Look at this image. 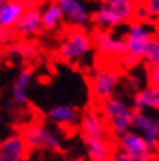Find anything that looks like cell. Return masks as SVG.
I'll use <instances>...</instances> for the list:
<instances>
[{
	"instance_id": "16",
	"label": "cell",
	"mask_w": 159,
	"mask_h": 161,
	"mask_svg": "<svg viewBox=\"0 0 159 161\" xmlns=\"http://www.w3.org/2000/svg\"><path fill=\"white\" fill-rule=\"evenodd\" d=\"M84 146L86 149L87 156L90 160L94 161H106L111 160L112 155V146L107 142V139H97V138H89V136H82Z\"/></svg>"
},
{
	"instance_id": "8",
	"label": "cell",
	"mask_w": 159,
	"mask_h": 161,
	"mask_svg": "<svg viewBox=\"0 0 159 161\" xmlns=\"http://www.w3.org/2000/svg\"><path fill=\"white\" fill-rule=\"evenodd\" d=\"M117 146L129 156L131 161H150L155 156V151L134 130L117 136Z\"/></svg>"
},
{
	"instance_id": "31",
	"label": "cell",
	"mask_w": 159,
	"mask_h": 161,
	"mask_svg": "<svg viewBox=\"0 0 159 161\" xmlns=\"http://www.w3.org/2000/svg\"><path fill=\"white\" fill-rule=\"evenodd\" d=\"M158 21H159V19H158Z\"/></svg>"
},
{
	"instance_id": "25",
	"label": "cell",
	"mask_w": 159,
	"mask_h": 161,
	"mask_svg": "<svg viewBox=\"0 0 159 161\" xmlns=\"http://www.w3.org/2000/svg\"><path fill=\"white\" fill-rule=\"evenodd\" d=\"M147 81L149 84L159 86V66H153L147 68Z\"/></svg>"
},
{
	"instance_id": "18",
	"label": "cell",
	"mask_w": 159,
	"mask_h": 161,
	"mask_svg": "<svg viewBox=\"0 0 159 161\" xmlns=\"http://www.w3.org/2000/svg\"><path fill=\"white\" fill-rule=\"evenodd\" d=\"M37 53V47L31 42L26 41V38H21L18 41H12L5 47V56L11 60L33 59Z\"/></svg>"
},
{
	"instance_id": "22",
	"label": "cell",
	"mask_w": 159,
	"mask_h": 161,
	"mask_svg": "<svg viewBox=\"0 0 159 161\" xmlns=\"http://www.w3.org/2000/svg\"><path fill=\"white\" fill-rule=\"evenodd\" d=\"M142 62L147 67L159 66V37L155 36L149 43L144 56H142Z\"/></svg>"
},
{
	"instance_id": "6",
	"label": "cell",
	"mask_w": 159,
	"mask_h": 161,
	"mask_svg": "<svg viewBox=\"0 0 159 161\" xmlns=\"http://www.w3.org/2000/svg\"><path fill=\"white\" fill-rule=\"evenodd\" d=\"M120 84V72L112 67L98 68L90 79V93L95 102H103L112 97Z\"/></svg>"
},
{
	"instance_id": "26",
	"label": "cell",
	"mask_w": 159,
	"mask_h": 161,
	"mask_svg": "<svg viewBox=\"0 0 159 161\" xmlns=\"http://www.w3.org/2000/svg\"><path fill=\"white\" fill-rule=\"evenodd\" d=\"M126 83H128V85L133 91H138L142 88V79L136 74H129L126 76Z\"/></svg>"
},
{
	"instance_id": "12",
	"label": "cell",
	"mask_w": 159,
	"mask_h": 161,
	"mask_svg": "<svg viewBox=\"0 0 159 161\" xmlns=\"http://www.w3.org/2000/svg\"><path fill=\"white\" fill-rule=\"evenodd\" d=\"M29 147L22 134H13L0 142V161H23L29 157Z\"/></svg>"
},
{
	"instance_id": "13",
	"label": "cell",
	"mask_w": 159,
	"mask_h": 161,
	"mask_svg": "<svg viewBox=\"0 0 159 161\" xmlns=\"http://www.w3.org/2000/svg\"><path fill=\"white\" fill-rule=\"evenodd\" d=\"M42 28V12L41 8L31 5L23 12L18 22L13 28L14 34L20 38H31L37 36Z\"/></svg>"
},
{
	"instance_id": "17",
	"label": "cell",
	"mask_w": 159,
	"mask_h": 161,
	"mask_svg": "<svg viewBox=\"0 0 159 161\" xmlns=\"http://www.w3.org/2000/svg\"><path fill=\"white\" fill-rule=\"evenodd\" d=\"M47 117L59 126H73L80 120V113L73 106L60 103L47 110Z\"/></svg>"
},
{
	"instance_id": "3",
	"label": "cell",
	"mask_w": 159,
	"mask_h": 161,
	"mask_svg": "<svg viewBox=\"0 0 159 161\" xmlns=\"http://www.w3.org/2000/svg\"><path fill=\"white\" fill-rule=\"evenodd\" d=\"M99 110L105 117L108 130L114 136H120L126 131L132 130L133 122V108L123 98L112 97L99 103Z\"/></svg>"
},
{
	"instance_id": "23",
	"label": "cell",
	"mask_w": 159,
	"mask_h": 161,
	"mask_svg": "<svg viewBox=\"0 0 159 161\" xmlns=\"http://www.w3.org/2000/svg\"><path fill=\"white\" fill-rule=\"evenodd\" d=\"M14 30L13 28H8V26H2L0 25V49L7 47L13 39H14Z\"/></svg>"
},
{
	"instance_id": "7",
	"label": "cell",
	"mask_w": 159,
	"mask_h": 161,
	"mask_svg": "<svg viewBox=\"0 0 159 161\" xmlns=\"http://www.w3.org/2000/svg\"><path fill=\"white\" fill-rule=\"evenodd\" d=\"M94 49L97 53L107 60H120V58L126 54L125 39L116 37L107 29H97L93 34Z\"/></svg>"
},
{
	"instance_id": "20",
	"label": "cell",
	"mask_w": 159,
	"mask_h": 161,
	"mask_svg": "<svg viewBox=\"0 0 159 161\" xmlns=\"http://www.w3.org/2000/svg\"><path fill=\"white\" fill-rule=\"evenodd\" d=\"M42 28L46 30H54L59 28V25L64 20L61 8L56 2H52L46 4L42 9Z\"/></svg>"
},
{
	"instance_id": "29",
	"label": "cell",
	"mask_w": 159,
	"mask_h": 161,
	"mask_svg": "<svg viewBox=\"0 0 159 161\" xmlns=\"http://www.w3.org/2000/svg\"><path fill=\"white\" fill-rule=\"evenodd\" d=\"M2 59H3V53L0 51V63H2Z\"/></svg>"
},
{
	"instance_id": "14",
	"label": "cell",
	"mask_w": 159,
	"mask_h": 161,
	"mask_svg": "<svg viewBox=\"0 0 159 161\" xmlns=\"http://www.w3.org/2000/svg\"><path fill=\"white\" fill-rule=\"evenodd\" d=\"M35 5L33 0H7L0 4V25L14 28L29 7Z\"/></svg>"
},
{
	"instance_id": "9",
	"label": "cell",
	"mask_w": 159,
	"mask_h": 161,
	"mask_svg": "<svg viewBox=\"0 0 159 161\" xmlns=\"http://www.w3.org/2000/svg\"><path fill=\"white\" fill-rule=\"evenodd\" d=\"M132 128L144 138L151 149L155 152L159 148V118L151 113L134 111Z\"/></svg>"
},
{
	"instance_id": "10",
	"label": "cell",
	"mask_w": 159,
	"mask_h": 161,
	"mask_svg": "<svg viewBox=\"0 0 159 161\" xmlns=\"http://www.w3.org/2000/svg\"><path fill=\"white\" fill-rule=\"evenodd\" d=\"M61 8L64 20L70 26L85 28L91 21V13L84 0H55Z\"/></svg>"
},
{
	"instance_id": "11",
	"label": "cell",
	"mask_w": 159,
	"mask_h": 161,
	"mask_svg": "<svg viewBox=\"0 0 159 161\" xmlns=\"http://www.w3.org/2000/svg\"><path fill=\"white\" fill-rule=\"evenodd\" d=\"M80 127H81L82 136H89V138L107 139V135L110 132L105 117L100 110L95 109L87 110L81 117Z\"/></svg>"
},
{
	"instance_id": "15",
	"label": "cell",
	"mask_w": 159,
	"mask_h": 161,
	"mask_svg": "<svg viewBox=\"0 0 159 161\" xmlns=\"http://www.w3.org/2000/svg\"><path fill=\"white\" fill-rule=\"evenodd\" d=\"M132 108L134 111H159V86L150 84L136 91L132 100Z\"/></svg>"
},
{
	"instance_id": "24",
	"label": "cell",
	"mask_w": 159,
	"mask_h": 161,
	"mask_svg": "<svg viewBox=\"0 0 159 161\" xmlns=\"http://www.w3.org/2000/svg\"><path fill=\"white\" fill-rule=\"evenodd\" d=\"M140 62H141V59L138 58V56H134V55L128 54V53L124 54L120 58V63L128 69H132L133 67H136L137 64H140Z\"/></svg>"
},
{
	"instance_id": "1",
	"label": "cell",
	"mask_w": 159,
	"mask_h": 161,
	"mask_svg": "<svg viewBox=\"0 0 159 161\" xmlns=\"http://www.w3.org/2000/svg\"><path fill=\"white\" fill-rule=\"evenodd\" d=\"M138 3L115 2L102 3L91 14V22L97 29H115L136 19Z\"/></svg>"
},
{
	"instance_id": "28",
	"label": "cell",
	"mask_w": 159,
	"mask_h": 161,
	"mask_svg": "<svg viewBox=\"0 0 159 161\" xmlns=\"http://www.w3.org/2000/svg\"><path fill=\"white\" fill-rule=\"evenodd\" d=\"M102 3H115V2H133V3H140V0H100Z\"/></svg>"
},
{
	"instance_id": "30",
	"label": "cell",
	"mask_w": 159,
	"mask_h": 161,
	"mask_svg": "<svg viewBox=\"0 0 159 161\" xmlns=\"http://www.w3.org/2000/svg\"><path fill=\"white\" fill-rule=\"evenodd\" d=\"M4 2H7V0H0V4H3Z\"/></svg>"
},
{
	"instance_id": "2",
	"label": "cell",
	"mask_w": 159,
	"mask_h": 161,
	"mask_svg": "<svg viewBox=\"0 0 159 161\" xmlns=\"http://www.w3.org/2000/svg\"><path fill=\"white\" fill-rule=\"evenodd\" d=\"M94 49L93 36L84 28L72 26L58 47V58L68 64H78L85 60Z\"/></svg>"
},
{
	"instance_id": "4",
	"label": "cell",
	"mask_w": 159,
	"mask_h": 161,
	"mask_svg": "<svg viewBox=\"0 0 159 161\" xmlns=\"http://www.w3.org/2000/svg\"><path fill=\"white\" fill-rule=\"evenodd\" d=\"M26 144L30 151H47L59 152L61 151L63 142L56 131L43 123H31L22 132Z\"/></svg>"
},
{
	"instance_id": "5",
	"label": "cell",
	"mask_w": 159,
	"mask_h": 161,
	"mask_svg": "<svg viewBox=\"0 0 159 161\" xmlns=\"http://www.w3.org/2000/svg\"><path fill=\"white\" fill-rule=\"evenodd\" d=\"M156 36L154 24L150 20H137L134 19L129 22V26L125 31V43H126V53L134 56H138L142 60L149 43Z\"/></svg>"
},
{
	"instance_id": "21",
	"label": "cell",
	"mask_w": 159,
	"mask_h": 161,
	"mask_svg": "<svg viewBox=\"0 0 159 161\" xmlns=\"http://www.w3.org/2000/svg\"><path fill=\"white\" fill-rule=\"evenodd\" d=\"M137 20H158L159 19V0H140L137 12Z\"/></svg>"
},
{
	"instance_id": "27",
	"label": "cell",
	"mask_w": 159,
	"mask_h": 161,
	"mask_svg": "<svg viewBox=\"0 0 159 161\" xmlns=\"http://www.w3.org/2000/svg\"><path fill=\"white\" fill-rule=\"evenodd\" d=\"M111 160H115V161H131L129 156L119 147H117V149H115L112 152V155H111Z\"/></svg>"
},
{
	"instance_id": "19",
	"label": "cell",
	"mask_w": 159,
	"mask_h": 161,
	"mask_svg": "<svg viewBox=\"0 0 159 161\" xmlns=\"http://www.w3.org/2000/svg\"><path fill=\"white\" fill-rule=\"evenodd\" d=\"M33 79V71L30 68H23L20 71L12 86V98L17 105H26L28 103V88Z\"/></svg>"
}]
</instances>
